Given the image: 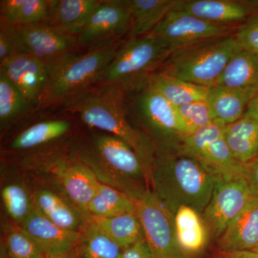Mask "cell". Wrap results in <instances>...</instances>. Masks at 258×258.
<instances>
[{"mask_svg":"<svg viewBox=\"0 0 258 258\" xmlns=\"http://www.w3.org/2000/svg\"><path fill=\"white\" fill-rule=\"evenodd\" d=\"M7 250L10 258H45L33 241L23 231H12L7 235Z\"/></svg>","mask_w":258,"mask_h":258,"instance_id":"cell-34","label":"cell"},{"mask_svg":"<svg viewBox=\"0 0 258 258\" xmlns=\"http://www.w3.org/2000/svg\"><path fill=\"white\" fill-rule=\"evenodd\" d=\"M20 230L30 237L45 257L69 253L76 247L79 232L64 230L34 207L20 225Z\"/></svg>","mask_w":258,"mask_h":258,"instance_id":"cell-16","label":"cell"},{"mask_svg":"<svg viewBox=\"0 0 258 258\" xmlns=\"http://www.w3.org/2000/svg\"><path fill=\"white\" fill-rule=\"evenodd\" d=\"M258 245V197H251L217 240L219 251L250 250Z\"/></svg>","mask_w":258,"mask_h":258,"instance_id":"cell-18","label":"cell"},{"mask_svg":"<svg viewBox=\"0 0 258 258\" xmlns=\"http://www.w3.org/2000/svg\"><path fill=\"white\" fill-rule=\"evenodd\" d=\"M25 0H1V24L15 26L19 13Z\"/></svg>","mask_w":258,"mask_h":258,"instance_id":"cell-38","label":"cell"},{"mask_svg":"<svg viewBox=\"0 0 258 258\" xmlns=\"http://www.w3.org/2000/svg\"><path fill=\"white\" fill-rule=\"evenodd\" d=\"M120 258H156L145 240L123 249Z\"/></svg>","mask_w":258,"mask_h":258,"instance_id":"cell-40","label":"cell"},{"mask_svg":"<svg viewBox=\"0 0 258 258\" xmlns=\"http://www.w3.org/2000/svg\"><path fill=\"white\" fill-rule=\"evenodd\" d=\"M78 157L98 180L139 200L150 183L137 154L125 142L109 134H93L91 147L81 149Z\"/></svg>","mask_w":258,"mask_h":258,"instance_id":"cell-4","label":"cell"},{"mask_svg":"<svg viewBox=\"0 0 258 258\" xmlns=\"http://www.w3.org/2000/svg\"><path fill=\"white\" fill-rule=\"evenodd\" d=\"M149 84L175 107L195 101H207L210 89L158 72L153 76Z\"/></svg>","mask_w":258,"mask_h":258,"instance_id":"cell-28","label":"cell"},{"mask_svg":"<svg viewBox=\"0 0 258 258\" xmlns=\"http://www.w3.org/2000/svg\"><path fill=\"white\" fill-rule=\"evenodd\" d=\"M243 117L258 121V93L251 98L246 108Z\"/></svg>","mask_w":258,"mask_h":258,"instance_id":"cell-42","label":"cell"},{"mask_svg":"<svg viewBox=\"0 0 258 258\" xmlns=\"http://www.w3.org/2000/svg\"><path fill=\"white\" fill-rule=\"evenodd\" d=\"M32 203L44 216L64 230L79 232L86 222L74 204L50 190L37 191Z\"/></svg>","mask_w":258,"mask_h":258,"instance_id":"cell-21","label":"cell"},{"mask_svg":"<svg viewBox=\"0 0 258 258\" xmlns=\"http://www.w3.org/2000/svg\"><path fill=\"white\" fill-rule=\"evenodd\" d=\"M52 164L50 171L59 181L71 203L82 213L86 221L91 219L88 207L101 181L79 157L74 159H46Z\"/></svg>","mask_w":258,"mask_h":258,"instance_id":"cell-13","label":"cell"},{"mask_svg":"<svg viewBox=\"0 0 258 258\" xmlns=\"http://www.w3.org/2000/svg\"><path fill=\"white\" fill-rule=\"evenodd\" d=\"M91 220L123 249L145 240L143 227L137 212L111 217H91Z\"/></svg>","mask_w":258,"mask_h":258,"instance_id":"cell-27","label":"cell"},{"mask_svg":"<svg viewBox=\"0 0 258 258\" xmlns=\"http://www.w3.org/2000/svg\"><path fill=\"white\" fill-rule=\"evenodd\" d=\"M240 50L235 33L211 39L172 52L157 72L199 86L212 87L216 85L226 66Z\"/></svg>","mask_w":258,"mask_h":258,"instance_id":"cell-6","label":"cell"},{"mask_svg":"<svg viewBox=\"0 0 258 258\" xmlns=\"http://www.w3.org/2000/svg\"><path fill=\"white\" fill-rule=\"evenodd\" d=\"M224 137L234 157L241 164L258 155V121L242 117L225 125Z\"/></svg>","mask_w":258,"mask_h":258,"instance_id":"cell-25","label":"cell"},{"mask_svg":"<svg viewBox=\"0 0 258 258\" xmlns=\"http://www.w3.org/2000/svg\"><path fill=\"white\" fill-rule=\"evenodd\" d=\"M137 200L111 186L100 183L88 207L91 217H111L136 212Z\"/></svg>","mask_w":258,"mask_h":258,"instance_id":"cell-30","label":"cell"},{"mask_svg":"<svg viewBox=\"0 0 258 258\" xmlns=\"http://www.w3.org/2000/svg\"><path fill=\"white\" fill-rule=\"evenodd\" d=\"M170 54L152 33L127 38L96 86H115L125 93L139 92L149 84Z\"/></svg>","mask_w":258,"mask_h":258,"instance_id":"cell-5","label":"cell"},{"mask_svg":"<svg viewBox=\"0 0 258 258\" xmlns=\"http://www.w3.org/2000/svg\"><path fill=\"white\" fill-rule=\"evenodd\" d=\"M176 240L183 253L195 258L208 246L210 234L203 216L195 209L180 206L174 215Z\"/></svg>","mask_w":258,"mask_h":258,"instance_id":"cell-19","label":"cell"},{"mask_svg":"<svg viewBox=\"0 0 258 258\" xmlns=\"http://www.w3.org/2000/svg\"><path fill=\"white\" fill-rule=\"evenodd\" d=\"M131 28L126 0H105L101 1L76 38L79 46L92 49L128 37Z\"/></svg>","mask_w":258,"mask_h":258,"instance_id":"cell-11","label":"cell"},{"mask_svg":"<svg viewBox=\"0 0 258 258\" xmlns=\"http://www.w3.org/2000/svg\"><path fill=\"white\" fill-rule=\"evenodd\" d=\"M176 110L180 123L186 136L215 121L211 108L207 101L186 103L176 107Z\"/></svg>","mask_w":258,"mask_h":258,"instance_id":"cell-32","label":"cell"},{"mask_svg":"<svg viewBox=\"0 0 258 258\" xmlns=\"http://www.w3.org/2000/svg\"><path fill=\"white\" fill-rule=\"evenodd\" d=\"M49 1L25 0L22 5L15 26H25L45 23L48 20Z\"/></svg>","mask_w":258,"mask_h":258,"instance_id":"cell-35","label":"cell"},{"mask_svg":"<svg viewBox=\"0 0 258 258\" xmlns=\"http://www.w3.org/2000/svg\"><path fill=\"white\" fill-rule=\"evenodd\" d=\"M174 8L217 25L238 26L254 10L244 1L179 0Z\"/></svg>","mask_w":258,"mask_h":258,"instance_id":"cell-17","label":"cell"},{"mask_svg":"<svg viewBox=\"0 0 258 258\" xmlns=\"http://www.w3.org/2000/svg\"><path fill=\"white\" fill-rule=\"evenodd\" d=\"M241 175L248 186L251 195L258 197V158L242 164Z\"/></svg>","mask_w":258,"mask_h":258,"instance_id":"cell-39","label":"cell"},{"mask_svg":"<svg viewBox=\"0 0 258 258\" xmlns=\"http://www.w3.org/2000/svg\"><path fill=\"white\" fill-rule=\"evenodd\" d=\"M257 157L258 158V155H257Z\"/></svg>","mask_w":258,"mask_h":258,"instance_id":"cell-46","label":"cell"},{"mask_svg":"<svg viewBox=\"0 0 258 258\" xmlns=\"http://www.w3.org/2000/svg\"><path fill=\"white\" fill-rule=\"evenodd\" d=\"M76 247V258H120L123 251L91 219L80 230Z\"/></svg>","mask_w":258,"mask_h":258,"instance_id":"cell-26","label":"cell"},{"mask_svg":"<svg viewBox=\"0 0 258 258\" xmlns=\"http://www.w3.org/2000/svg\"><path fill=\"white\" fill-rule=\"evenodd\" d=\"M215 184V179L203 166L178 148L156 149L151 189L173 215L180 206L190 207L202 215Z\"/></svg>","mask_w":258,"mask_h":258,"instance_id":"cell-1","label":"cell"},{"mask_svg":"<svg viewBox=\"0 0 258 258\" xmlns=\"http://www.w3.org/2000/svg\"><path fill=\"white\" fill-rule=\"evenodd\" d=\"M132 28L128 38L149 35L154 31L179 0H126Z\"/></svg>","mask_w":258,"mask_h":258,"instance_id":"cell-24","label":"cell"},{"mask_svg":"<svg viewBox=\"0 0 258 258\" xmlns=\"http://www.w3.org/2000/svg\"><path fill=\"white\" fill-rule=\"evenodd\" d=\"M215 258H258V252L252 250L219 251Z\"/></svg>","mask_w":258,"mask_h":258,"instance_id":"cell-41","label":"cell"},{"mask_svg":"<svg viewBox=\"0 0 258 258\" xmlns=\"http://www.w3.org/2000/svg\"><path fill=\"white\" fill-rule=\"evenodd\" d=\"M45 258H76L75 254H71V252L69 253L61 254V255L52 256V257H45Z\"/></svg>","mask_w":258,"mask_h":258,"instance_id":"cell-44","label":"cell"},{"mask_svg":"<svg viewBox=\"0 0 258 258\" xmlns=\"http://www.w3.org/2000/svg\"><path fill=\"white\" fill-rule=\"evenodd\" d=\"M100 3L99 0H50L47 22L77 37Z\"/></svg>","mask_w":258,"mask_h":258,"instance_id":"cell-20","label":"cell"},{"mask_svg":"<svg viewBox=\"0 0 258 258\" xmlns=\"http://www.w3.org/2000/svg\"><path fill=\"white\" fill-rule=\"evenodd\" d=\"M0 71L18 88L30 106H37L48 79L47 61L20 53L0 64Z\"/></svg>","mask_w":258,"mask_h":258,"instance_id":"cell-15","label":"cell"},{"mask_svg":"<svg viewBox=\"0 0 258 258\" xmlns=\"http://www.w3.org/2000/svg\"><path fill=\"white\" fill-rule=\"evenodd\" d=\"M225 125L214 121L211 124L183 137L178 149L198 161L217 181L242 177V164L231 152L224 137Z\"/></svg>","mask_w":258,"mask_h":258,"instance_id":"cell-7","label":"cell"},{"mask_svg":"<svg viewBox=\"0 0 258 258\" xmlns=\"http://www.w3.org/2000/svg\"><path fill=\"white\" fill-rule=\"evenodd\" d=\"M71 128L68 120L55 119L39 122L25 129L13 141L10 149L23 151L34 149L62 138Z\"/></svg>","mask_w":258,"mask_h":258,"instance_id":"cell-29","label":"cell"},{"mask_svg":"<svg viewBox=\"0 0 258 258\" xmlns=\"http://www.w3.org/2000/svg\"><path fill=\"white\" fill-rule=\"evenodd\" d=\"M139 93L136 112L156 149L179 148L186 134L176 107L149 83Z\"/></svg>","mask_w":258,"mask_h":258,"instance_id":"cell-8","label":"cell"},{"mask_svg":"<svg viewBox=\"0 0 258 258\" xmlns=\"http://www.w3.org/2000/svg\"><path fill=\"white\" fill-rule=\"evenodd\" d=\"M23 53L44 61L76 52L77 38L52 26L48 22L25 26H15Z\"/></svg>","mask_w":258,"mask_h":258,"instance_id":"cell-14","label":"cell"},{"mask_svg":"<svg viewBox=\"0 0 258 258\" xmlns=\"http://www.w3.org/2000/svg\"><path fill=\"white\" fill-rule=\"evenodd\" d=\"M2 198L10 217L21 225L33 208L26 189L20 184H8L2 191Z\"/></svg>","mask_w":258,"mask_h":258,"instance_id":"cell-33","label":"cell"},{"mask_svg":"<svg viewBox=\"0 0 258 258\" xmlns=\"http://www.w3.org/2000/svg\"><path fill=\"white\" fill-rule=\"evenodd\" d=\"M235 37L241 48L258 55V11L237 27Z\"/></svg>","mask_w":258,"mask_h":258,"instance_id":"cell-36","label":"cell"},{"mask_svg":"<svg viewBox=\"0 0 258 258\" xmlns=\"http://www.w3.org/2000/svg\"><path fill=\"white\" fill-rule=\"evenodd\" d=\"M256 94L224 86H214L209 89L207 101L215 120L227 125L243 117L247 104Z\"/></svg>","mask_w":258,"mask_h":258,"instance_id":"cell-23","label":"cell"},{"mask_svg":"<svg viewBox=\"0 0 258 258\" xmlns=\"http://www.w3.org/2000/svg\"><path fill=\"white\" fill-rule=\"evenodd\" d=\"M145 240L156 258H189L176 240L174 215L149 189L137 200V210Z\"/></svg>","mask_w":258,"mask_h":258,"instance_id":"cell-9","label":"cell"},{"mask_svg":"<svg viewBox=\"0 0 258 258\" xmlns=\"http://www.w3.org/2000/svg\"><path fill=\"white\" fill-rule=\"evenodd\" d=\"M238 26L208 23L173 8L152 34L172 53L200 42L232 35L235 33Z\"/></svg>","mask_w":258,"mask_h":258,"instance_id":"cell-10","label":"cell"},{"mask_svg":"<svg viewBox=\"0 0 258 258\" xmlns=\"http://www.w3.org/2000/svg\"><path fill=\"white\" fill-rule=\"evenodd\" d=\"M125 93L113 86H96L64 105L81 121L118 137L133 149L144 168L149 183L156 147L147 134L134 128L127 119Z\"/></svg>","mask_w":258,"mask_h":258,"instance_id":"cell-2","label":"cell"},{"mask_svg":"<svg viewBox=\"0 0 258 258\" xmlns=\"http://www.w3.org/2000/svg\"><path fill=\"white\" fill-rule=\"evenodd\" d=\"M252 250H254L256 251V252H258V245L256 246V247H254V248L252 249Z\"/></svg>","mask_w":258,"mask_h":258,"instance_id":"cell-45","label":"cell"},{"mask_svg":"<svg viewBox=\"0 0 258 258\" xmlns=\"http://www.w3.org/2000/svg\"><path fill=\"white\" fill-rule=\"evenodd\" d=\"M245 4L248 5L249 8H252L254 11H258V0H248L244 1Z\"/></svg>","mask_w":258,"mask_h":258,"instance_id":"cell-43","label":"cell"},{"mask_svg":"<svg viewBox=\"0 0 258 258\" xmlns=\"http://www.w3.org/2000/svg\"><path fill=\"white\" fill-rule=\"evenodd\" d=\"M215 86L258 93V55L242 49L226 66Z\"/></svg>","mask_w":258,"mask_h":258,"instance_id":"cell-22","label":"cell"},{"mask_svg":"<svg viewBox=\"0 0 258 258\" xmlns=\"http://www.w3.org/2000/svg\"><path fill=\"white\" fill-rule=\"evenodd\" d=\"M23 53L15 26L3 25L0 27V64L13 56Z\"/></svg>","mask_w":258,"mask_h":258,"instance_id":"cell-37","label":"cell"},{"mask_svg":"<svg viewBox=\"0 0 258 258\" xmlns=\"http://www.w3.org/2000/svg\"><path fill=\"white\" fill-rule=\"evenodd\" d=\"M125 40L108 42L79 55L69 52L47 61L48 79L36 109L59 104L88 91L98 83Z\"/></svg>","mask_w":258,"mask_h":258,"instance_id":"cell-3","label":"cell"},{"mask_svg":"<svg viewBox=\"0 0 258 258\" xmlns=\"http://www.w3.org/2000/svg\"><path fill=\"white\" fill-rule=\"evenodd\" d=\"M22 93L0 71V123L1 128L13 123L30 108Z\"/></svg>","mask_w":258,"mask_h":258,"instance_id":"cell-31","label":"cell"},{"mask_svg":"<svg viewBox=\"0 0 258 258\" xmlns=\"http://www.w3.org/2000/svg\"><path fill=\"white\" fill-rule=\"evenodd\" d=\"M242 177L215 181L211 200L202 214L210 235L218 240L251 198Z\"/></svg>","mask_w":258,"mask_h":258,"instance_id":"cell-12","label":"cell"}]
</instances>
